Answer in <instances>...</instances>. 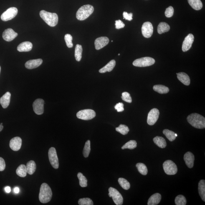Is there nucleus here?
<instances>
[{
	"label": "nucleus",
	"instance_id": "1",
	"mask_svg": "<svg viewBox=\"0 0 205 205\" xmlns=\"http://www.w3.org/2000/svg\"><path fill=\"white\" fill-rule=\"evenodd\" d=\"M187 120L190 124L195 128L203 129L205 128V118L197 113L191 114L187 117Z\"/></svg>",
	"mask_w": 205,
	"mask_h": 205
},
{
	"label": "nucleus",
	"instance_id": "2",
	"mask_svg": "<svg viewBox=\"0 0 205 205\" xmlns=\"http://www.w3.org/2000/svg\"><path fill=\"white\" fill-rule=\"evenodd\" d=\"M52 193L50 187L47 183L41 185L39 195V199L41 203L45 204L49 202L52 198Z\"/></svg>",
	"mask_w": 205,
	"mask_h": 205
},
{
	"label": "nucleus",
	"instance_id": "3",
	"mask_svg": "<svg viewBox=\"0 0 205 205\" xmlns=\"http://www.w3.org/2000/svg\"><path fill=\"white\" fill-rule=\"evenodd\" d=\"M40 15L46 23L51 27H54L58 22V16L56 13H52L42 10L40 12Z\"/></svg>",
	"mask_w": 205,
	"mask_h": 205
},
{
	"label": "nucleus",
	"instance_id": "4",
	"mask_svg": "<svg viewBox=\"0 0 205 205\" xmlns=\"http://www.w3.org/2000/svg\"><path fill=\"white\" fill-rule=\"evenodd\" d=\"M94 8L91 5L87 4L81 6L77 11L76 17L79 21H83L89 18L94 12Z\"/></svg>",
	"mask_w": 205,
	"mask_h": 205
},
{
	"label": "nucleus",
	"instance_id": "5",
	"mask_svg": "<svg viewBox=\"0 0 205 205\" xmlns=\"http://www.w3.org/2000/svg\"><path fill=\"white\" fill-rule=\"evenodd\" d=\"M155 63V59L150 57H144L136 59L133 63L134 66L137 67H146L153 65Z\"/></svg>",
	"mask_w": 205,
	"mask_h": 205
},
{
	"label": "nucleus",
	"instance_id": "6",
	"mask_svg": "<svg viewBox=\"0 0 205 205\" xmlns=\"http://www.w3.org/2000/svg\"><path fill=\"white\" fill-rule=\"evenodd\" d=\"M163 168L165 172L167 175H174L177 173V166L171 160H168L165 161L163 164Z\"/></svg>",
	"mask_w": 205,
	"mask_h": 205
},
{
	"label": "nucleus",
	"instance_id": "7",
	"mask_svg": "<svg viewBox=\"0 0 205 205\" xmlns=\"http://www.w3.org/2000/svg\"><path fill=\"white\" fill-rule=\"evenodd\" d=\"M108 195L112 197V199L117 205H122L123 203V197L117 190L115 188L110 187L109 188Z\"/></svg>",
	"mask_w": 205,
	"mask_h": 205
},
{
	"label": "nucleus",
	"instance_id": "8",
	"mask_svg": "<svg viewBox=\"0 0 205 205\" xmlns=\"http://www.w3.org/2000/svg\"><path fill=\"white\" fill-rule=\"evenodd\" d=\"M77 118L81 119L88 120L94 118L96 116V113L93 110L86 109L77 112Z\"/></svg>",
	"mask_w": 205,
	"mask_h": 205
},
{
	"label": "nucleus",
	"instance_id": "9",
	"mask_svg": "<svg viewBox=\"0 0 205 205\" xmlns=\"http://www.w3.org/2000/svg\"><path fill=\"white\" fill-rule=\"evenodd\" d=\"M48 157L49 162L52 167L55 169L58 168L59 167L58 158L55 148L53 147H51L49 150Z\"/></svg>",
	"mask_w": 205,
	"mask_h": 205
},
{
	"label": "nucleus",
	"instance_id": "10",
	"mask_svg": "<svg viewBox=\"0 0 205 205\" xmlns=\"http://www.w3.org/2000/svg\"><path fill=\"white\" fill-rule=\"evenodd\" d=\"M18 10L15 7L9 8L1 16V19L3 21H7L14 19L17 15Z\"/></svg>",
	"mask_w": 205,
	"mask_h": 205
},
{
	"label": "nucleus",
	"instance_id": "11",
	"mask_svg": "<svg viewBox=\"0 0 205 205\" xmlns=\"http://www.w3.org/2000/svg\"><path fill=\"white\" fill-rule=\"evenodd\" d=\"M160 112L157 109L153 108L150 110L148 114L147 119V123L148 125H154L157 121Z\"/></svg>",
	"mask_w": 205,
	"mask_h": 205
},
{
	"label": "nucleus",
	"instance_id": "12",
	"mask_svg": "<svg viewBox=\"0 0 205 205\" xmlns=\"http://www.w3.org/2000/svg\"><path fill=\"white\" fill-rule=\"evenodd\" d=\"M141 30L144 37L146 38L151 37L153 33V24L149 22L144 23L142 26Z\"/></svg>",
	"mask_w": 205,
	"mask_h": 205
},
{
	"label": "nucleus",
	"instance_id": "13",
	"mask_svg": "<svg viewBox=\"0 0 205 205\" xmlns=\"http://www.w3.org/2000/svg\"><path fill=\"white\" fill-rule=\"evenodd\" d=\"M44 101L42 99H37L33 104V110L37 115H41L44 112Z\"/></svg>",
	"mask_w": 205,
	"mask_h": 205
},
{
	"label": "nucleus",
	"instance_id": "14",
	"mask_svg": "<svg viewBox=\"0 0 205 205\" xmlns=\"http://www.w3.org/2000/svg\"><path fill=\"white\" fill-rule=\"evenodd\" d=\"M194 40V36L191 34H188L185 38L182 46V50L183 52H186L191 48Z\"/></svg>",
	"mask_w": 205,
	"mask_h": 205
},
{
	"label": "nucleus",
	"instance_id": "15",
	"mask_svg": "<svg viewBox=\"0 0 205 205\" xmlns=\"http://www.w3.org/2000/svg\"><path fill=\"white\" fill-rule=\"evenodd\" d=\"M22 142V140L20 137H14L10 140V148L14 151H19L21 148Z\"/></svg>",
	"mask_w": 205,
	"mask_h": 205
},
{
	"label": "nucleus",
	"instance_id": "16",
	"mask_svg": "<svg viewBox=\"0 0 205 205\" xmlns=\"http://www.w3.org/2000/svg\"><path fill=\"white\" fill-rule=\"evenodd\" d=\"M17 36V33L15 32L11 28L6 29L2 34L3 39L7 42H11L14 40Z\"/></svg>",
	"mask_w": 205,
	"mask_h": 205
},
{
	"label": "nucleus",
	"instance_id": "17",
	"mask_svg": "<svg viewBox=\"0 0 205 205\" xmlns=\"http://www.w3.org/2000/svg\"><path fill=\"white\" fill-rule=\"evenodd\" d=\"M109 42V39L107 37H102L97 38L95 41L96 49L100 50L107 46Z\"/></svg>",
	"mask_w": 205,
	"mask_h": 205
},
{
	"label": "nucleus",
	"instance_id": "18",
	"mask_svg": "<svg viewBox=\"0 0 205 205\" xmlns=\"http://www.w3.org/2000/svg\"><path fill=\"white\" fill-rule=\"evenodd\" d=\"M184 160L188 167L192 168L194 166L195 157L194 155L191 152H188L185 154Z\"/></svg>",
	"mask_w": 205,
	"mask_h": 205
},
{
	"label": "nucleus",
	"instance_id": "19",
	"mask_svg": "<svg viewBox=\"0 0 205 205\" xmlns=\"http://www.w3.org/2000/svg\"><path fill=\"white\" fill-rule=\"evenodd\" d=\"M42 62L43 60L42 59H34L27 61L25 65L27 69H32L39 67L42 64Z\"/></svg>",
	"mask_w": 205,
	"mask_h": 205
},
{
	"label": "nucleus",
	"instance_id": "20",
	"mask_svg": "<svg viewBox=\"0 0 205 205\" xmlns=\"http://www.w3.org/2000/svg\"><path fill=\"white\" fill-rule=\"evenodd\" d=\"M11 94L10 92H6L0 98V104L3 108H6L9 107L10 102Z\"/></svg>",
	"mask_w": 205,
	"mask_h": 205
},
{
	"label": "nucleus",
	"instance_id": "21",
	"mask_svg": "<svg viewBox=\"0 0 205 205\" xmlns=\"http://www.w3.org/2000/svg\"><path fill=\"white\" fill-rule=\"evenodd\" d=\"M32 44L29 42H25L20 44L17 47V50L19 52H28L32 48Z\"/></svg>",
	"mask_w": 205,
	"mask_h": 205
},
{
	"label": "nucleus",
	"instance_id": "22",
	"mask_svg": "<svg viewBox=\"0 0 205 205\" xmlns=\"http://www.w3.org/2000/svg\"><path fill=\"white\" fill-rule=\"evenodd\" d=\"M178 78L180 82L186 86H189L190 83V79L189 76L185 73L180 72L177 73Z\"/></svg>",
	"mask_w": 205,
	"mask_h": 205
},
{
	"label": "nucleus",
	"instance_id": "23",
	"mask_svg": "<svg viewBox=\"0 0 205 205\" xmlns=\"http://www.w3.org/2000/svg\"><path fill=\"white\" fill-rule=\"evenodd\" d=\"M161 199V195L158 193H156L150 197L148 200V205H156L160 203Z\"/></svg>",
	"mask_w": 205,
	"mask_h": 205
},
{
	"label": "nucleus",
	"instance_id": "24",
	"mask_svg": "<svg viewBox=\"0 0 205 205\" xmlns=\"http://www.w3.org/2000/svg\"><path fill=\"white\" fill-rule=\"evenodd\" d=\"M115 64H116V62L115 60L111 61L106 65L100 69L99 72L100 73H105L107 72H111L115 67Z\"/></svg>",
	"mask_w": 205,
	"mask_h": 205
},
{
	"label": "nucleus",
	"instance_id": "25",
	"mask_svg": "<svg viewBox=\"0 0 205 205\" xmlns=\"http://www.w3.org/2000/svg\"><path fill=\"white\" fill-rule=\"evenodd\" d=\"M155 144L161 148H165L166 146V142L162 137L157 136L153 139Z\"/></svg>",
	"mask_w": 205,
	"mask_h": 205
},
{
	"label": "nucleus",
	"instance_id": "26",
	"mask_svg": "<svg viewBox=\"0 0 205 205\" xmlns=\"http://www.w3.org/2000/svg\"><path fill=\"white\" fill-rule=\"evenodd\" d=\"M198 191L202 200L205 201V181L201 180L198 183Z\"/></svg>",
	"mask_w": 205,
	"mask_h": 205
},
{
	"label": "nucleus",
	"instance_id": "27",
	"mask_svg": "<svg viewBox=\"0 0 205 205\" xmlns=\"http://www.w3.org/2000/svg\"><path fill=\"white\" fill-rule=\"evenodd\" d=\"M188 1L191 7L196 10H199L203 8V3L201 0H188Z\"/></svg>",
	"mask_w": 205,
	"mask_h": 205
},
{
	"label": "nucleus",
	"instance_id": "28",
	"mask_svg": "<svg viewBox=\"0 0 205 205\" xmlns=\"http://www.w3.org/2000/svg\"><path fill=\"white\" fill-rule=\"evenodd\" d=\"M26 169H27V173L29 175H32L36 171V165L34 161L31 160L28 161L26 164Z\"/></svg>",
	"mask_w": 205,
	"mask_h": 205
},
{
	"label": "nucleus",
	"instance_id": "29",
	"mask_svg": "<svg viewBox=\"0 0 205 205\" xmlns=\"http://www.w3.org/2000/svg\"><path fill=\"white\" fill-rule=\"evenodd\" d=\"M170 26L169 24L165 22H161L159 24L158 26L157 31L159 34L167 32L169 31Z\"/></svg>",
	"mask_w": 205,
	"mask_h": 205
},
{
	"label": "nucleus",
	"instance_id": "30",
	"mask_svg": "<svg viewBox=\"0 0 205 205\" xmlns=\"http://www.w3.org/2000/svg\"><path fill=\"white\" fill-rule=\"evenodd\" d=\"M16 173L18 176L21 178H24L27 174V169L25 165L22 164L19 165L16 170Z\"/></svg>",
	"mask_w": 205,
	"mask_h": 205
},
{
	"label": "nucleus",
	"instance_id": "31",
	"mask_svg": "<svg viewBox=\"0 0 205 205\" xmlns=\"http://www.w3.org/2000/svg\"><path fill=\"white\" fill-rule=\"evenodd\" d=\"M153 89L155 91L161 94L168 93L169 91L168 87L162 85H155L153 87Z\"/></svg>",
	"mask_w": 205,
	"mask_h": 205
},
{
	"label": "nucleus",
	"instance_id": "32",
	"mask_svg": "<svg viewBox=\"0 0 205 205\" xmlns=\"http://www.w3.org/2000/svg\"><path fill=\"white\" fill-rule=\"evenodd\" d=\"M82 46L79 44H77L75 49V56L76 60L78 62H79L82 59Z\"/></svg>",
	"mask_w": 205,
	"mask_h": 205
},
{
	"label": "nucleus",
	"instance_id": "33",
	"mask_svg": "<svg viewBox=\"0 0 205 205\" xmlns=\"http://www.w3.org/2000/svg\"><path fill=\"white\" fill-rule=\"evenodd\" d=\"M136 167L138 171L141 174L145 176L148 173V169L147 167L143 163H138L136 165Z\"/></svg>",
	"mask_w": 205,
	"mask_h": 205
},
{
	"label": "nucleus",
	"instance_id": "34",
	"mask_svg": "<svg viewBox=\"0 0 205 205\" xmlns=\"http://www.w3.org/2000/svg\"><path fill=\"white\" fill-rule=\"evenodd\" d=\"M163 133L170 141H173L176 139V137L175 136V133L172 131L165 129L163 131Z\"/></svg>",
	"mask_w": 205,
	"mask_h": 205
},
{
	"label": "nucleus",
	"instance_id": "35",
	"mask_svg": "<svg viewBox=\"0 0 205 205\" xmlns=\"http://www.w3.org/2000/svg\"><path fill=\"white\" fill-rule=\"evenodd\" d=\"M137 142L135 140H130L127 142L122 147V149H133L136 148Z\"/></svg>",
	"mask_w": 205,
	"mask_h": 205
},
{
	"label": "nucleus",
	"instance_id": "36",
	"mask_svg": "<svg viewBox=\"0 0 205 205\" xmlns=\"http://www.w3.org/2000/svg\"><path fill=\"white\" fill-rule=\"evenodd\" d=\"M79 180V185L82 187H86L87 186V180L82 173H79L77 175Z\"/></svg>",
	"mask_w": 205,
	"mask_h": 205
},
{
	"label": "nucleus",
	"instance_id": "37",
	"mask_svg": "<svg viewBox=\"0 0 205 205\" xmlns=\"http://www.w3.org/2000/svg\"><path fill=\"white\" fill-rule=\"evenodd\" d=\"M119 184L123 189L125 190L129 189L130 187V183L126 179L123 178H119L118 179Z\"/></svg>",
	"mask_w": 205,
	"mask_h": 205
},
{
	"label": "nucleus",
	"instance_id": "38",
	"mask_svg": "<svg viewBox=\"0 0 205 205\" xmlns=\"http://www.w3.org/2000/svg\"><path fill=\"white\" fill-rule=\"evenodd\" d=\"M116 131L123 135H126L129 132L128 127L125 125L120 124L118 127L115 128Z\"/></svg>",
	"mask_w": 205,
	"mask_h": 205
},
{
	"label": "nucleus",
	"instance_id": "39",
	"mask_svg": "<svg viewBox=\"0 0 205 205\" xmlns=\"http://www.w3.org/2000/svg\"><path fill=\"white\" fill-rule=\"evenodd\" d=\"M176 205H186V198L182 195H179L176 197L175 200Z\"/></svg>",
	"mask_w": 205,
	"mask_h": 205
},
{
	"label": "nucleus",
	"instance_id": "40",
	"mask_svg": "<svg viewBox=\"0 0 205 205\" xmlns=\"http://www.w3.org/2000/svg\"><path fill=\"white\" fill-rule=\"evenodd\" d=\"M90 150V140H87L84 145L83 151V154L84 157H88Z\"/></svg>",
	"mask_w": 205,
	"mask_h": 205
},
{
	"label": "nucleus",
	"instance_id": "41",
	"mask_svg": "<svg viewBox=\"0 0 205 205\" xmlns=\"http://www.w3.org/2000/svg\"><path fill=\"white\" fill-rule=\"evenodd\" d=\"M78 204L79 205H93L94 203L90 198H83L79 199Z\"/></svg>",
	"mask_w": 205,
	"mask_h": 205
},
{
	"label": "nucleus",
	"instance_id": "42",
	"mask_svg": "<svg viewBox=\"0 0 205 205\" xmlns=\"http://www.w3.org/2000/svg\"><path fill=\"white\" fill-rule=\"evenodd\" d=\"M64 39H65L66 44L68 47L71 48L73 47V44L72 43L73 37L70 34H66L64 37Z\"/></svg>",
	"mask_w": 205,
	"mask_h": 205
},
{
	"label": "nucleus",
	"instance_id": "43",
	"mask_svg": "<svg viewBox=\"0 0 205 205\" xmlns=\"http://www.w3.org/2000/svg\"><path fill=\"white\" fill-rule=\"evenodd\" d=\"M121 98L124 101L131 103L132 102V98L129 93L127 92H124L122 94Z\"/></svg>",
	"mask_w": 205,
	"mask_h": 205
},
{
	"label": "nucleus",
	"instance_id": "44",
	"mask_svg": "<svg viewBox=\"0 0 205 205\" xmlns=\"http://www.w3.org/2000/svg\"><path fill=\"white\" fill-rule=\"evenodd\" d=\"M174 9L172 6L167 8L165 11V15L167 18H171L173 15Z\"/></svg>",
	"mask_w": 205,
	"mask_h": 205
},
{
	"label": "nucleus",
	"instance_id": "45",
	"mask_svg": "<svg viewBox=\"0 0 205 205\" xmlns=\"http://www.w3.org/2000/svg\"><path fill=\"white\" fill-rule=\"evenodd\" d=\"M123 104L122 102H119L117 103L116 105L115 106V110H117V111L118 112H120L123 111L124 110L123 107Z\"/></svg>",
	"mask_w": 205,
	"mask_h": 205
},
{
	"label": "nucleus",
	"instance_id": "46",
	"mask_svg": "<svg viewBox=\"0 0 205 205\" xmlns=\"http://www.w3.org/2000/svg\"><path fill=\"white\" fill-rule=\"evenodd\" d=\"M115 28L117 29H121L125 27V24L120 20L115 21Z\"/></svg>",
	"mask_w": 205,
	"mask_h": 205
},
{
	"label": "nucleus",
	"instance_id": "47",
	"mask_svg": "<svg viewBox=\"0 0 205 205\" xmlns=\"http://www.w3.org/2000/svg\"><path fill=\"white\" fill-rule=\"evenodd\" d=\"M123 19H125L127 20L131 21L133 19V18H132V16H133V14L132 13H130V14H128L127 12H123Z\"/></svg>",
	"mask_w": 205,
	"mask_h": 205
},
{
	"label": "nucleus",
	"instance_id": "48",
	"mask_svg": "<svg viewBox=\"0 0 205 205\" xmlns=\"http://www.w3.org/2000/svg\"><path fill=\"white\" fill-rule=\"evenodd\" d=\"M6 163L2 158L0 157V171H4L6 168Z\"/></svg>",
	"mask_w": 205,
	"mask_h": 205
},
{
	"label": "nucleus",
	"instance_id": "49",
	"mask_svg": "<svg viewBox=\"0 0 205 205\" xmlns=\"http://www.w3.org/2000/svg\"><path fill=\"white\" fill-rule=\"evenodd\" d=\"M5 190L6 191V192L7 193H9L10 192L11 190V188L9 186H6L5 188Z\"/></svg>",
	"mask_w": 205,
	"mask_h": 205
},
{
	"label": "nucleus",
	"instance_id": "50",
	"mask_svg": "<svg viewBox=\"0 0 205 205\" xmlns=\"http://www.w3.org/2000/svg\"><path fill=\"white\" fill-rule=\"evenodd\" d=\"M14 191L15 193L18 194V193H19V188L18 187L15 188L14 189Z\"/></svg>",
	"mask_w": 205,
	"mask_h": 205
},
{
	"label": "nucleus",
	"instance_id": "51",
	"mask_svg": "<svg viewBox=\"0 0 205 205\" xmlns=\"http://www.w3.org/2000/svg\"><path fill=\"white\" fill-rule=\"evenodd\" d=\"M3 128H4V127H3V125L0 124V132L2 131Z\"/></svg>",
	"mask_w": 205,
	"mask_h": 205
},
{
	"label": "nucleus",
	"instance_id": "52",
	"mask_svg": "<svg viewBox=\"0 0 205 205\" xmlns=\"http://www.w3.org/2000/svg\"><path fill=\"white\" fill-rule=\"evenodd\" d=\"M175 136H176V137L178 136V135H177V134L176 133H175Z\"/></svg>",
	"mask_w": 205,
	"mask_h": 205
},
{
	"label": "nucleus",
	"instance_id": "53",
	"mask_svg": "<svg viewBox=\"0 0 205 205\" xmlns=\"http://www.w3.org/2000/svg\"><path fill=\"white\" fill-rule=\"evenodd\" d=\"M1 66H0V73H1Z\"/></svg>",
	"mask_w": 205,
	"mask_h": 205
},
{
	"label": "nucleus",
	"instance_id": "54",
	"mask_svg": "<svg viewBox=\"0 0 205 205\" xmlns=\"http://www.w3.org/2000/svg\"><path fill=\"white\" fill-rule=\"evenodd\" d=\"M2 124H3V123H1V125H2Z\"/></svg>",
	"mask_w": 205,
	"mask_h": 205
},
{
	"label": "nucleus",
	"instance_id": "55",
	"mask_svg": "<svg viewBox=\"0 0 205 205\" xmlns=\"http://www.w3.org/2000/svg\"><path fill=\"white\" fill-rule=\"evenodd\" d=\"M120 55V54H118V55H119V56Z\"/></svg>",
	"mask_w": 205,
	"mask_h": 205
}]
</instances>
